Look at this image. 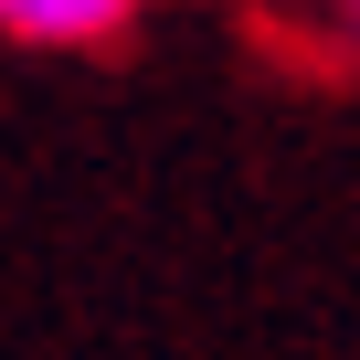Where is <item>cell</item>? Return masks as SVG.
Returning <instances> with one entry per match:
<instances>
[{"instance_id":"obj_1","label":"cell","mask_w":360,"mask_h":360,"mask_svg":"<svg viewBox=\"0 0 360 360\" xmlns=\"http://www.w3.org/2000/svg\"><path fill=\"white\" fill-rule=\"evenodd\" d=\"M127 22V0H0V32L22 43H96Z\"/></svg>"},{"instance_id":"obj_2","label":"cell","mask_w":360,"mask_h":360,"mask_svg":"<svg viewBox=\"0 0 360 360\" xmlns=\"http://www.w3.org/2000/svg\"><path fill=\"white\" fill-rule=\"evenodd\" d=\"M349 11H360V0H349Z\"/></svg>"}]
</instances>
